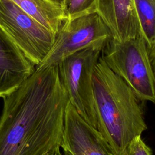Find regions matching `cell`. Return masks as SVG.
<instances>
[{
	"label": "cell",
	"instance_id": "7c38bea8",
	"mask_svg": "<svg viewBox=\"0 0 155 155\" xmlns=\"http://www.w3.org/2000/svg\"><path fill=\"white\" fill-rule=\"evenodd\" d=\"M97 0H64L62 5L64 21L96 13Z\"/></svg>",
	"mask_w": 155,
	"mask_h": 155
},
{
	"label": "cell",
	"instance_id": "ba28073f",
	"mask_svg": "<svg viewBox=\"0 0 155 155\" xmlns=\"http://www.w3.org/2000/svg\"><path fill=\"white\" fill-rule=\"evenodd\" d=\"M35 70V65L0 27V97L16 90Z\"/></svg>",
	"mask_w": 155,
	"mask_h": 155
},
{
	"label": "cell",
	"instance_id": "7a4b0ae2",
	"mask_svg": "<svg viewBox=\"0 0 155 155\" xmlns=\"http://www.w3.org/2000/svg\"><path fill=\"white\" fill-rule=\"evenodd\" d=\"M98 130L116 155L147 129L140 99L106 64L101 56L93 75Z\"/></svg>",
	"mask_w": 155,
	"mask_h": 155
},
{
	"label": "cell",
	"instance_id": "4fadbf2b",
	"mask_svg": "<svg viewBox=\"0 0 155 155\" xmlns=\"http://www.w3.org/2000/svg\"><path fill=\"white\" fill-rule=\"evenodd\" d=\"M122 155H153V152L139 135L130 142Z\"/></svg>",
	"mask_w": 155,
	"mask_h": 155
},
{
	"label": "cell",
	"instance_id": "8fae6325",
	"mask_svg": "<svg viewBox=\"0 0 155 155\" xmlns=\"http://www.w3.org/2000/svg\"><path fill=\"white\" fill-rule=\"evenodd\" d=\"M140 35L148 50L155 45V0H134Z\"/></svg>",
	"mask_w": 155,
	"mask_h": 155
},
{
	"label": "cell",
	"instance_id": "277c9868",
	"mask_svg": "<svg viewBox=\"0 0 155 155\" xmlns=\"http://www.w3.org/2000/svg\"><path fill=\"white\" fill-rule=\"evenodd\" d=\"M103 48L91 46L64 58L58 65L68 102L90 125L98 130L93 75Z\"/></svg>",
	"mask_w": 155,
	"mask_h": 155
},
{
	"label": "cell",
	"instance_id": "3957f363",
	"mask_svg": "<svg viewBox=\"0 0 155 155\" xmlns=\"http://www.w3.org/2000/svg\"><path fill=\"white\" fill-rule=\"evenodd\" d=\"M101 57L141 101L155 104V79L147 45L140 36L125 41L110 39Z\"/></svg>",
	"mask_w": 155,
	"mask_h": 155
},
{
	"label": "cell",
	"instance_id": "30bf717a",
	"mask_svg": "<svg viewBox=\"0 0 155 155\" xmlns=\"http://www.w3.org/2000/svg\"><path fill=\"white\" fill-rule=\"evenodd\" d=\"M23 11L57 35L64 22L61 6L49 0H11Z\"/></svg>",
	"mask_w": 155,
	"mask_h": 155
},
{
	"label": "cell",
	"instance_id": "52a82bcc",
	"mask_svg": "<svg viewBox=\"0 0 155 155\" xmlns=\"http://www.w3.org/2000/svg\"><path fill=\"white\" fill-rule=\"evenodd\" d=\"M60 147L63 155H116L99 131L88 124L69 102Z\"/></svg>",
	"mask_w": 155,
	"mask_h": 155
},
{
	"label": "cell",
	"instance_id": "5b68a950",
	"mask_svg": "<svg viewBox=\"0 0 155 155\" xmlns=\"http://www.w3.org/2000/svg\"><path fill=\"white\" fill-rule=\"evenodd\" d=\"M0 27L36 67L48 55L56 37L11 0H0Z\"/></svg>",
	"mask_w": 155,
	"mask_h": 155
},
{
	"label": "cell",
	"instance_id": "e0dca14e",
	"mask_svg": "<svg viewBox=\"0 0 155 155\" xmlns=\"http://www.w3.org/2000/svg\"><path fill=\"white\" fill-rule=\"evenodd\" d=\"M56 155H63L61 153V150H60V148L57 151V153H56Z\"/></svg>",
	"mask_w": 155,
	"mask_h": 155
},
{
	"label": "cell",
	"instance_id": "5bb4252c",
	"mask_svg": "<svg viewBox=\"0 0 155 155\" xmlns=\"http://www.w3.org/2000/svg\"><path fill=\"white\" fill-rule=\"evenodd\" d=\"M149 54L155 79V45L149 50Z\"/></svg>",
	"mask_w": 155,
	"mask_h": 155
},
{
	"label": "cell",
	"instance_id": "2e32d148",
	"mask_svg": "<svg viewBox=\"0 0 155 155\" xmlns=\"http://www.w3.org/2000/svg\"><path fill=\"white\" fill-rule=\"evenodd\" d=\"M59 148H61V147H58V148H54V150L50 151V152H48V153H46V154H44V155H56L57 151H58V150Z\"/></svg>",
	"mask_w": 155,
	"mask_h": 155
},
{
	"label": "cell",
	"instance_id": "6da1fadb",
	"mask_svg": "<svg viewBox=\"0 0 155 155\" xmlns=\"http://www.w3.org/2000/svg\"><path fill=\"white\" fill-rule=\"evenodd\" d=\"M3 99L0 155H44L60 147L68 97L58 66L36 68Z\"/></svg>",
	"mask_w": 155,
	"mask_h": 155
},
{
	"label": "cell",
	"instance_id": "9a60e30c",
	"mask_svg": "<svg viewBox=\"0 0 155 155\" xmlns=\"http://www.w3.org/2000/svg\"><path fill=\"white\" fill-rule=\"evenodd\" d=\"M51 2L58 5H60L62 7V5H63V4H64V0H49Z\"/></svg>",
	"mask_w": 155,
	"mask_h": 155
},
{
	"label": "cell",
	"instance_id": "9c48e42d",
	"mask_svg": "<svg viewBox=\"0 0 155 155\" xmlns=\"http://www.w3.org/2000/svg\"><path fill=\"white\" fill-rule=\"evenodd\" d=\"M96 13L120 42L141 36L134 0H97Z\"/></svg>",
	"mask_w": 155,
	"mask_h": 155
},
{
	"label": "cell",
	"instance_id": "8992f818",
	"mask_svg": "<svg viewBox=\"0 0 155 155\" xmlns=\"http://www.w3.org/2000/svg\"><path fill=\"white\" fill-rule=\"evenodd\" d=\"M112 35L97 13L65 20L48 55L36 68L58 66L68 56L85 48H104Z\"/></svg>",
	"mask_w": 155,
	"mask_h": 155
}]
</instances>
